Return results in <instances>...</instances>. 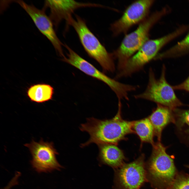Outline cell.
<instances>
[{"label": "cell", "instance_id": "6da1fadb", "mask_svg": "<svg viewBox=\"0 0 189 189\" xmlns=\"http://www.w3.org/2000/svg\"><path fill=\"white\" fill-rule=\"evenodd\" d=\"M118 109L115 117L110 119L101 120L92 117L81 125L80 129L89 135V140L81 145L82 147L94 143L99 145L108 144L117 145L127 134L134 133V121L123 119L121 115V100L118 99Z\"/></svg>", "mask_w": 189, "mask_h": 189}, {"label": "cell", "instance_id": "7a4b0ae2", "mask_svg": "<svg viewBox=\"0 0 189 189\" xmlns=\"http://www.w3.org/2000/svg\"><path fill=\"white\" fill-rule=\"evenodd\" d=\"M151 156L145 163L147 181L155 189H169L178 172L174 157L166 152L160 141L153 146Z\"/></svg>", "mask_w": 189, "mask_h": 189}, {"label": "cell", "instance_id": "3957f363", "mask_svg": "<svg viewBox=\"0 0 189 189\" xmlns=\"http://www.w3.org/2000/svg\"><path fill=\"white\" fill-rule=\"evenodd\" d=\"M66 22L76 31L88 55L99 64L104 72H114L116 67L112 53L107 51L88 28L84 20L76 15L75 19L71 17Z\"/></svg>", "mask_w": 189, "mask_h": 189}, {"label": "cell", "instance_id": "277c9868", "mask_svg": "<svg viewBox=\"0 0 189 189\" xmlns=\"http://www.w3.org/2000/svg\"><path fill=\"white\" fill-rule=\"evenodd\" d=\"M156 12L148 16L140 23L134 31L126 35L118 48L112 53L114 59L118 61V71L148 40L150 30L162 15Z\"/></svg>", "mask_w": 189, "mask_h": 189}, {"label": "cell", "instance_id": "5b68a950", "mask_svg": "<svg viewBox=\"0 0 189 189\" xmlns=\"http://www.w3.org/2000/svg\"><path fill=\"white\" fill-rule=\"evenodd\" d=\"M165 69V65H163L161 76L157 79L153 70L150 68L146 89L143 92L134 95V98L153 101L172 110L183 106V104L176 95L172 86L166 81Z\"/></svg>", "mask_w": 189, "mask_h": 189}, {"label": "cell", "instance_id": "8992f818", "mask_svg": "<svg viewBox=\"0 0 189 189\" xmlns=\"http://www.w3.org/2000/svg\"><path fill=\"white\" fill-rule=\"evenodd\" d=\"M67 56L62 60L73 66L87 75L100 80L107 85L115 93L118 99L128 100L129 92L135 90L137 86L122 83L100 71L80 56L66 44Z\"/></svg>", "mask_w": 189, "mask_h": 189}, {"label": "cell", "instance_id": "52a82bcc", "mask_svg": "<svg viewBox=\"0 0 189 189\" xmlns=\"http://www.w3.org/2000/svg\"><path fill=\"white\" fill-rule=\"evenodd\" d=\"M179 32H176L157 39L147 40L118 71L116 78L130 76L141 70L146 64L155 57L162 47L176 36Z\"/></svg>", "mask_w": 189, "mask_h": 189}, {"label": "cell", "instance_id": "ba28073f", "mask_svg": "<svg viewBox=\"0 0 189 189\" xmlns=\"http://www.w3.org/2000/svg\"><path fill=\"white\" fill-rule=\"evenodd\" d=\"M145 155L115 169V189H140L147 181Z\"/></svg>", "mask_w": 189, "mask_h": 189}, {"label": "cell", "instance_id": "9c48e42d", "mask_svg": "<svg viewBox=\"0 0 189 189\" xmlns=\"http://www.w3.org/2000/svg\"><path fill=\"white\" fill-rule=\"evenodd\" d=\"M154 1L152 0H138L129 5L120 18L111 24L110 29L113 35L125 34L132 26L145 20L148 16Z\"/></svg>", "mask_w": 189, "mask_h": 189}, {"label": "cell", "instance_id": "30bf717a", "mask_svg": "<svg viewBox=\"0 0 189 189\" xmlns=\"http://www.w3.org/2000/svg\"><path fill=\"white\" fill-rule=\"evenodd\" d=\"M24 145L30 152L32 156L31 164L38 172H50L62 167L56 159V155L58 153L53 143L45 142L41 139L39 142L32 140Z\"/></svg>", "mask_w": 189, "mask_h": 189}, {"label": "cell", "instance_id": "8fae6325", "mask_svg": "<svg viewBox=\"0 0 189 189\" xmlns=\"http://www.w3.org/2000/svg\"><path fill=\"white\" fill-rule=\"evenodd\" d=\"M14 1L20 5L29 15L39 30L51 42L59 55L62 58L64 57L62 48L63 44L57 36L53 24L49 17L46 14L45 9H38L23 1Z\"/></svg>", "mask_w": 189, "mask_h": 189}, {"label": "cell", "instance_id": "7c38bea8", "mask_svg": "<svg viewBox=\"0 0 189 189\" xmlns=\"http://www.w3.org/2000/svg\"><path fill=\"white\" fill-rule=\"evenodd\" d=\"M43 8L50 10L49 18L53 24L57 27L63 20L66 21L76 9L87 7H101L100 4L79 2L74 0H46Z\"/></svg>", "mask_w": 189, "mask_h": 189}, {"label": "cell", "instance_id": "4fadbf2b", "mask_svg": "<svg viewBox=\"0 0 189 189\" xmlns=\"http://www.w3.org/2000/svg\"><path fill=\"white\" fill-rule=\"evenodd\" d=\"M148 118L153 127L155 135L159 141L161 140L164 129L169 124L174 122L173 110L159 104Z\"/></svg>", "mask_w": 189, "mask_h": 189}, {"label": "cell", "instance_id": "5bb4252c", "mask_svg": "<svg viewBox=\"0 0 189 189\" xmlns=\"http://www.w3.org/2000/svg\"><path fill=\"white\" fill-rule=\"evenodd\" d=\"M98 145L99 159L102 163L112 167L114 170L125 163L126 158L124 153L117 145L105 144Z\"/></svg>", "mask_w": 189, "mask_h": 189}, {"label": "cell", "instance_id": "9a60e30c", "mask_svg": "<svg viewBox=\"0 0 189 189\" xmlns=\"http://www.w3.org/2000/svg\"><path fill=\"white\" fill-rule=\"evenodd\" d=\"M54 92V89L50 85L42 83L31 86L28 88L27 93L31 101L41 103L52 99Z\"/></svg>", "mask_w": 189, "mask_h": 189}, {"label": "cell", "instance_id": "2e32d148", "mask_svg": "<svg viewBox=\"0 0 189 189\" xmlns=\"http://www.w3.org/2000/svg\"><path fill=\"white\" fill-rule=\"evenodd\" d=\"M133 129L139 137L141 143H147L153 146L155 144L153 127L148 118L134 121Z\"/></svg>", "mask_w": 189, "mask_h": 189}, {"label": "cell", "instance_id": "e0dca14e", "mask_svg": "<svg viewBox=\"0 0 189 189\" xmlns=\"http://www.w3.org/2000/svg\"><path fill=\"white\" fill-rule=\"evenodd\" d=\"M173 111L177 131L181 138L189 144V110L176 108Z\"/></svg>", "mask_w": 189, "mask_h": 189}, {"label": "cell", "instance_id": "ac0fdd59", "mask_svg": "<svg viewBox=\"0 0 189 189\" xmlns=\"http://www.w3.org/2000/svg\"><path fill=\"white\" fill-rule=\"evenodd\" d=\"M169 189H189V174L178 172Z\"/></svg>", "mask_w": 189, "mask_h": 189}, {"label": "cell", "instance_id": "d6986e66", "mask_svg": "<svg viewBox=\"0 0 189 189\" xmlns=\"http://www.w3.org/2000/svg\"><path fill=\"white\" fill-rule=\"evenodd\" d=\"M189 49V33L185 38L181 42L178 43L176 45L166 53L160 55V56H163L170 54L175 53L183 51Z\"/></svg>", "mask_w": 189, "mask_h": 189}, {"label": "cell", "instance_id": "ffe728a7", "mask_svg": "<svg viewBox=\"0 0 189 189\" xmlns=\"http://www.w3.org/2000/svg\"><path fill=\"white\" fill-rule=\"evenodd\" d=\"M172 87L174 90H183L189 91V77L182 83Z\"/></svg>", "mask_w": 189, "mask_h": 189}, {"label": "cell", "instance_id": "44dd1931", "mask_svg": "<svg viewBox=\"0 0 189 189\" xmlns=\"http://www.w3.org/2000/svg\"><path fill=\"white\" fill-rule=\"evenodd\" d=\"M186 166L189 169V165H187Z\"/></svg>", "mask_w": 189, "mask_h": 189}]
</instances>
